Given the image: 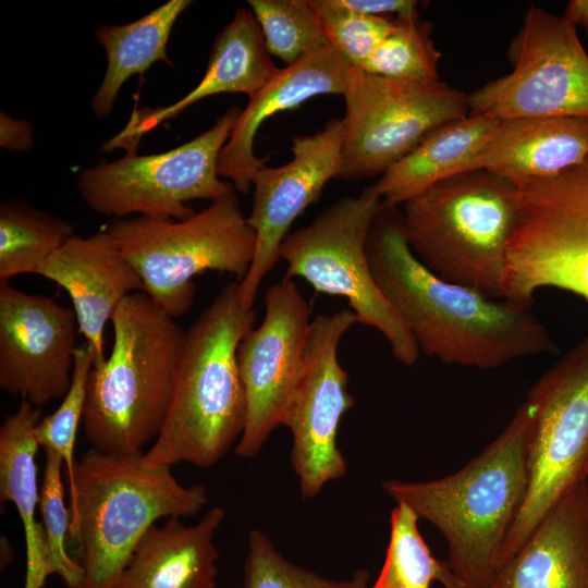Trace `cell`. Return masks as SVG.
Wrapping results in <instances>:
<instances>
[{
  "label": "cell",
  "mask_w": 588,
  "mask_h": 588,
  "mask_svg": "<svg viewBox=\"0 0 588 588\" xmlns=\"http://www.w3.org/2000/svg\"><path fill=\"white\" fill-rule=\"evenodd\" d=\"M430 34L431 25L418 12L395 16L393 29L360 69L394 79L439 81L441 54Z\"/></svg>",
  "instance_id": "obj_28"
},
{
  "label": "cell",
  "mask_w": 588,
  "mask_h": 588,
  "mask_svg": "<svg viewBox=\"0 0 588 588\" xmlns=\"http://www.w3.org/2000/svg\"><path fill=\"white\" fill-rule=\"evenodd\" d=\"M352 11L371 16H401L417 11L418 2L414 0H338Z\"/></svg>",
  "instance_id": "obj_36"
},
{
  "label": "cell",
  "mask_w": 588,
  "mask_h": 588,
  "mask_svg": "<svg viewBox=\"0 0 588 588\" xmlns=\"http://www.w3.org/2000/svg\"><path fill=\"white\" fill-rule=\"evenodd\" d=\"M191 3L170 0L133 22L96 28V39L107 54L105 76L90 102L96 118L111 112L121 87L131 76L145 73L156 61L172 66L167 45L176 20Z\"/></svg>",
  "instance_id": "obj_26"
},
{
  "label": "cell",
  "mask_w": 588,
  "mask_h": 588,
  "mask_svg": "<svg viewBox=\"0 0 588 588\" xmlns=\"http://www.w3.org/2000/svg\"><path fill=\"white\" fill-rule=\"evenodd\" d=\"M45 457L38 509L46 536L48 569L50 575H58L66 588H73L82 578V568L68 547L71 513L64 501V465L61 456L52 450H45Z\"/></svg>",
  "instance_id": "obj_32"
},
{
  "label": "cell",
  "mask_w": 588,
  "mask_h": 588,
  "mask_svg": "<svg viewBox=\"0 0 588 588\" xmlns=\"http://www.w3.org/2000/svg\"><path fill=\"white\" fill-rule=\"evenodd\" d=\"M498 121L468 114L438 127L370 188L383 204L400 207L442 180L476 170V156Z\"/></svg>",
  "instance_id": "obj_25"
},
{
  "label": "cell",
  "mask_w": 588,
  "mask_h": 588,
  "mask_svg": "<svg viewBox=\"0 0 588 588\" xmlns=\"http://www.w3.org/2000/svg\"><path fill=\"white\" fill-rule=\"evenodd\" d=\"M73 308L0 285V388L41 407L63 397L77 350Z\"/></svg>",
  "instance_id": "obj_17"
},
{
  "label": "cell",
  "mask_w": 588,
  "mask_h": 588,
  "mask_svg": "<svg viewBox=\"0 0 588 588\" xmlns=\"http://www.w3.org/2000/svg\"><path fill=\"white\" fill-rule=\"evenodd\" d=\"M535 412L528 487L505 539L498 571L548 513L588 479V336L551 366L527 394Z\"/></svg>",
  "instance_id": "obj_10"
},
{
  "label": "cell",
  "mask_w": 588,
  "mask_h": 588,
  "mask_svg": "<svg viewBox=\"0 0 588 588\" xmlns=\"http://www.w3.org/2000/svg\"><path fill=\"white\" fill-rule=\"evenodd\" d=\"M535 412L524 402L504 430L457 471L427 481L389 479L382 489L443 535L446 561L467 588H489L528 487Z\"/></svg>",
  "instance_id": "obj_2"
},
{
  "label": "cell",
  "mask_w": 588,
  "mask_h": 588,
  "mask_svg": "<svg viewBox=\"0 0 588 588\" xmlns=\"http://www.w3.org/2000/svg\"><path fill=\"white\" fill-rule=\"evenodd\" d=\"M517 186L505 298L530 306L538 290L555 287L588 302V156L559 174Z\"/></svg>",
  "instance_id": "obj_11"
},
{
  "label": "cell",
  "mask_w": 588,
  "mask_h": 588,
  "mask_svg": "<svg viewBox=\"0 0 588 588\" xmlns=\"http://www.w3.org/2000/svg\"><path fill=\"white\" fill-rule=\"evenodd\" d=\"M37 274L69 294L78 331L95 353L94 365L106 360L103 331L121 302L143 291V282L112 236L101 229L72 236L38 269Z\"/></svg>",
  "instance_id": "obj_18"
},
{
  "label": "cell",
  "mask_w": 588,
  "mask_h": 588,
  "mask_svg": "<svg viewBox=\"0 0 588 588\" xmlns=\"http://www.w3.org/2000/svg\"><path fill=\"white\" fill-rule=\"evenodd\" d=\"M563 16L576 27H584L588 36V0L569 1Z\"/></svg>",
  "instance_id": "obj_37"
},
{
  "label": "cell",
  "mask_w": 588,
  "mask_h": 588,
  "mask_svg": "<svg viewBox=\"0 0 588 588\" xmlns=\"http://www.w3.org/2000/svg\"><path fill=\"white\" fill-rule=\"evenodd\" d=\"M34 146L30 123L3 111L0 112V147L10 152H25Z\"/></svg>",
  "instance_id": "obj_35"
},
{
  "label": "cell",
  "mask_w": 588,
  "mask_h": 588,
  "mask_svg": "<svg viewBox=\"0 0 588 588\" xmlns=\"http://www.w3.org/2000/svg\"><path fill=\"white\" fill-rule=\"evenodd\" d=\"M241 111L229 108L206 132L171 150L143 156L127 151L83 170L76 181L82 199L112 219L183 220L195 213L186 203L234 194L233 184L219 179L218 160Z\"/></svg>",
  "instance_id": "obj_9"
},
{
  "label": "cell",
  "mask_w": 588,
  "mask_h": 588,
  "mask_svg": "<svg viewBox=\"0 0 588 588\" xmlns=\"http://www.w3.org/2000/svg\"><path fill=\"white\" fill-rule=\"evenodd\" d=\"M489 588H588V481L548 513Z\"/></svg>",
  "instance_id": "obj_21"
},
{
  "label": "cell",
  "mask_w": 588,
  "mask_h": 588,
  "mask_svg": "<svg viewBox=\"0 0 588 588\" xmlns=\"http://www.w3.org/2000/svg\"><path fill=\"white\" fill-rule=\"evenodd\" d=\"M438 581L443 586V588H467L454 576L446 561H441Z\"/></svg>",
  "instance_id": "obj_38"
},
{
  "label": "cell",
  "mask_w": 588,
  "mask_h": 588,
  "mask_svg": "<svg viewBox=\"0 0 588 588\" xmlns=\"http://www.w3.org/2000/svg\"><path fill=\"white\" fill-rule=\"evenodd\" d=\"M224 517V507L215 506L192 526L179 517L155 524L114 588H216L219 554L213 537Z\"/></svg>",
  "instance_id": "obj_23"
},
{
  "label": "cell",
  "mask_w": 588,
  "mask_h": 588,
  "mask_svg": "<svg viewBox=\"0 0 588 588\" xmlns=\"http://www.w3.org/2000/svg\"><path fill=\"white\" fill-rule=\"evenodd\" d=\"M342 143V121L331 119L315 134L293 138V157L287 163L265 164L255 175L247 221L256 234V248L247 274L237 283L245 308H253L262 280L280 260V246L293 222L320 198L331 179L339 177Z\"/></svg>",
  "instance_id": "obj_16"
},
{
  "label": "cell",
  "mask_w": 588,
  "mask_h": 588,
  "mask_svg": "<svg viewBox=\"0 0 588 588\" xmlns=\"http://www.w3.org/2000/svg\"><path fill=\"white\" fill-rule=\"evenodd\" d=\"M587 156L588 118H513L498 121L478 151L475 167L518 185L559 174Z\"/></svg>",
  "instance_id": "obj_22"
},
{
  "label": "cell",
  "mask_w": 588,
  "mask_h": 588,
  "mask_svg": "<svg viewBox=\"0 0 588 588\" xmlns=\"http://www.w3.org/2000/svg\"><path fill=\"white\" fill-rule=\"evenodd\" d=\"M143 454L90 449L76 458L68 547L74 548L82 578L73 588H114L151 526L195 516L207 504L205 486L180 483L171 468L149 464Z\"/></svg>",
  "instance_id": "obj_4"
},
{
  "label": "cell",
  "mask_w": 588,
  "mask_h": 588,
  "mask_svg": "<svg viewBox=\"0 0 588 588\" xmlns=\"http://www.w3.org/2000/svg\"><path fill=\"white\" fill-rule=\"evenodd\" d=\"M111 322L112 348L89 372L82 427L91 449L138 455L166 420L184 330L143 291L127 295Z\"/></svg>",
  "instance_id": "obj_5"
},
{
  "label": "cell",
  "mask_w": 588,
  "mask_h": 588,
  "mask_svg": "<svg viewBox=\"0 0 588 588\" xmlns=\"http://www.w3.org/2000/svg\"><path fill=\"white\" fill-rule=\"evenodd\" d=\"M75 235L74 225L23 200L0 206V285L19 274L35 273Z\"/></svg>",
  "instance_id": "obj_27"
},
{
  "label": "cell",
  "mask_w": 588,
  "mask_h": 588,
  "mask_svg": "<svg viewBox=\"0 0 588 588\" xmlns=\"http://www.w3.org/2000/svg\"><path fill=\"white\" fill-rule=\"evenodd\" d=\"M357 321L352 309L311 320L303 372L282 418L292 434L291 464L304 499H314L330 481L347 471L338 448V431L354 397L339 360L343 335Z\"/></svg>",
  "instance_id": "obj_14"
},
{
  "label": "cell",
  "mask_w": 588,
  "mask_h": 588,
  "mask_svg": "<svg viewBox=\"0 0 588 588\" xmlns=\"http://www.w3.org/2000/svg\"><path fill=\"white\" fill-rule=\"evenodd\" d=\"M367 255L379 290L426 355L489 370L558 351L530 306L490 297L429 270L408 245L399 206L382 203Z\"/></svg>",
  "instance_id": "obj_1"
},
{
  "label": "cell",
  "mask_w": 588,
  "mask_h": 588,
  "mask_svg": "<svg viewBox=\"0 0 588 588\" xmlns=\"http://www.w3.org/2000/svg\"><path fill=\"white\" fill-rule=\"evenodd\" d=\"M351 65L330 45L305 54L279 69L277 74L253 94L242 109L218 160V174L230 180L236 191L246 194L266 158L254 152L255 136L273 114L293 110L320 95H342Z\"/></svg>",
  "instance_id": "obj_19"
},
{
  "label": "cell",
  "mask_w": 588,
  "mask_h": 588,
  "mask_svg": "<svg viewBox=\"0 0 588 588\" xmlns=\"http://www.w3.org/2000/svg\"><path fill=\"white\" fill-rule=\"evenodd\" d=\"M243 588H354L353 577L333 580L286 560L258 529L248 535Z\"/></svg>",
  "instance_id": "obj_34"
},
{
  "label": "cell",
  "mask_w": 588,
  "mask_h": 588,
  "mask_svg": "<svg viewBox=\"0 0 588 588\" xmlns=\"http://www.w3.org/2000/svg\"><path fill=\"white\" fill-rule=\"evenodd\" d=\"M270 54L290 65L329 46L309 0H249Z\"/></svg>",
  "instance_id": "obj_30"
},
{
  "label": "cell",
  "mask_w": 588,
  "mask_h": 588,
  "mask_svg": "<svg viewBox=\"0 0 588 588\" xmlns=\"http://www.w3.org/2000/svg\"><path fill=\"white\" fill-rule=\"evenodd\" d=\"M237 280L223 286L184 331L174 389L163 426L143 454L154 465L210 467L243 434L247 405L237 348L256 314L238 298Z\"/></svg>",
  "instance_id": "obj_3"
},
{
  "label": "cell",
  "mask_w": 588,
  "mask_h": 588,
  "mask_svg": "<svg viewBox=\"0 0 588 588\" xmlns=\"http://www.w3.org/2000/svg\"><path fill=\"white\" fill-rule=\"evenodd\" d=\"M509 58L512 72L468 95L470 115L588 118V54L564 16L530 7Z\"/></svg>",
  "instance_id": "obj_13"
},
{
  "label": "cell",
  "mask_w": 588,
  "mask_h": 588,
  "mask_svg": "<svg viewBox=\"0 0 588 588\" xmlns=\"http://www.w3.org/2000/svg\"><path fill=\"white\" fill-rule=\"evenodd\" d=\"M382 199L366 187L322 210L310 224L290 232L280 246L286 275L301 278L317 293L346 298L357 321L377 329L393 356L413 366L419 347L387 302L373 278L367 238Z\"/></svg>",
  "instance_id": "obj_8"
},
{
  "label": "cell",
  "mask_w": 588,
  "mask_h": 588,
  "mask_svg": "<svg viewBox=\"0 0 588 588\" xmlns=\"http://www.w3.org/2000/svg\"><path fill=\"white\" fill-rule=\"evenodd\" d=\"M329 45L360 69L394 27L395 17L352 11L338 0H309Z\"/></svg>",
  "instance_id": "obj_33"
},
{
  "label": "cell",
  "mask_w": 588,
  "mask_h": 588,
  "mask_svg": "<svg viewBox=\"0 0 588 588\" xmlns=\"http://www.w3.org/2000/svg\"><path fill=\"white\" fill-rule=\"evenodd\" d=\"M352 577L354 579V588H368V573L366 571H357Z\"/></svg>",
  "instance_id": "obj_39"
},
{
  "label": "cell",
  "mask_w": 588,
  "mask_h": 588,
  "mask_svg": "<svg viewBox=\"0 0 588 588\" xmlns=\"http://www.w3.org/2000/svg\"><path fill=\"white\" fill-rule=\"evenodd\" d=\"M342 95L343 180L382 175L431 132L469 114L468 95L440 81L394 79L354 66Z\"/></svg>",
  "instance_id": "obj_12"
},
{
  "label": "cell",
  "mask_w": 588,
  "mask_h": 588,
  "mask_svg": "<svg viewBox=\"0 0 588 588\" xmlns=\"http://www.w3.org/2000/svg\"><path fill=\"white\" fill-rule=\"evenodd\" d=\"M518 186L477 169L442 180L401 205L414 255L444 280L505 298Z\"/></svg>",
  "instance_id": "obj_6"
},
{
  "label": "cell",
  "mask_w": 588,
  "mask_h": 588,
  "mask_svg": "<svg viewBox=\"0 0 588 588\" xmlns=\"http://www.w3.org/2000/svg\"><path fill=\"white\" fill-rule=\"evenodd\" d=\"M40 408L22 399L0 427V500L12 502L22 520L26 546V574L23 588H42L50 576L42 522L36 519L39 506L36 455L39 444L35 426Z\"/></svg>",
  "instance_id": "obj_24"
},
{
  "label": "cell",
  "mask_w": 588,
  "mask_h": 588,
  "mask_svg": "<svg viewBox=\"0 0 588 588\" xmlns=\"http://www.w3.org/2000/svg\"><path fill=\"white\" fill-rule=\"evenodd\" d=\"M270 56L252 10H237L216 37L207 70L198 85L168 107L134 109L126 125L105 144L103 150L136 151L146 133L203 98L224 93H243L250 97L279 71Z\"/></svg>",
  "instance_id": "obj_20"
},
{
  "label": "cell",
  "mask_w": 588,
  "mask_h": 588,
  "mask_svg": "<svg viewBox=\"0 0 588 588\" xmlns=\"http://www.w3.org/2000/svg\"><path fill=\"white\" fill-rule=\"evenodd\" d=\"M94 362L95 353L87 343L77 347L72 382L66 394L54 412L40 418L34 430L39 446L52 450L61 456L68 489H71L74 481L76 436L82 425L87 382Z\"/></svg>",
  "instance_id": "obj_31"
},
{
  "label": "cell",
  "mask_w": 588,
  "mask_h": 588,
  "mask_svg": "<svg viewBox=\"0 0 588 588\" xmlns=\"http://www.w3.org/2000/svg\"><path fill=\"white\" fill-rule=\"evenodd\" d=\"M138 273L145 292L173 318L193 305V279L206 271L247 274L256 234L236 194L210 203L183 220L111 219L103 228Z\"/></svg>",
  "instance_id": "obj_7"
},
{
  "label": "cell",
  "mask_w": 588,
  "mask_h": 588,
  "mask_svg": "<svg viewBox=\"0 0 588 588\" xmlns=\"http://www.w3.org/2000/svg\"><path fill=\"white\" fill-rule=\"evenodd\" d=\"M265 317L242 339L237 365L247 405L246 425L234 453L257 455L282 418L299 382L311 308L293 279L268 287Z\"/></svg>",
  "instance_id": "obj_15"
},
{
  "label": "cell",
  "mask_w": 588,
  "mask_h": 588,
  "mask_svg": "<svg viewBox=\"0 0 588 588\" xmlns=\"http://www.w3.org/2000/svg\"><path fill=\"white\" fill-rule=\"evenodd\" d=\"M419 517L404 503L390 515V539L382 568L371 588H430L438 580L437 560L418 529Z\"/></svg>",
  "instance_id": "obj_29"
}]
</instances>
